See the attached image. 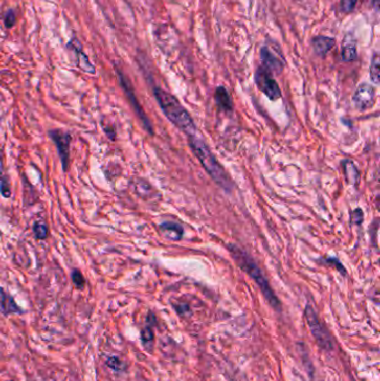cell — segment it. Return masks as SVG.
<instances>
[{"label":"cell","mask_w":380,"mask_h":381,"mask_svg":"<svg viewBox=\"0 0 380 381\" xmlns=\"http://www.w3.org/2000/svg\"><path fill=\"white\" fill-rule=\"evenodd\" d=\"M228 249L230 253H231L232 258L234 259L235 263L258 284L261 292H262V295L264 296L266 301L270 303L271 307L278 311L281 310V303H280L275 291L271 288L269 281L265 278L262 270L259 267L255 260L250 254L247 253L244 250H242L238 245L232 244V243L228 245Z\"/></svg>","instance_id":"6da1fadb"},{"label":"cell","mask_w":380,"mask_h":381,"mask_svg":"<svg viewBox=\"0 0 380 381\" xmlns=\"http://www.w3.org/2000/svg\"><path fill=\"white\" fill-rule=\"evenodd\" d=\"M153 93L155 99L158 101L162 111L167 117V120L188 136L196 134L195 124L193 122L191 115L175 96H173L169 92L160 88V87H154Z\"/></svg>","instance_id":"7a4b0ae2"},{"label":"cell","mask_w":380,"mask_h":381,"mask_svg":"<svg viewBox=\"0 0 380 381\" xmlns=\"http://www.w3.org/2000/svg\"><path fill=\"white\" fill-rule=\"evenodd\" d=\"M189 144L192 152L195 154L196 159L200 161L204 170L214 180V182H216L226 191H231L233 187L231 178H230L222 165L217 162L215 156L212 154L211 149L209 148L207 143L203 141V139L197 137L196 134L189 136Z\"/></svg>","instance_id":"3957f363"},{"label":"cell","mask_w":380,"mask_h":381,"mask_svg":"<svg viewBox=\"0 0 380 381\" xmlns=\"http://www.w3.org/2000/svg\"><path fill=\"white\" fill-rule=\"evenodd\" d=\"M304 316H306V320L310 332L312 334L316 342L318 343V346L325 351H332L334 348L332 337L330 334L328 329L323 326L322 322L320 321L316 310L312 308V305L309 303L307 304L306 309H304Z\"/></svg>","instance_id":"277c9868"},{"label":"cell","mask_w":380,"mask_h":381,"mask_svg":"<svg viewBox=\"0 0 380 381\" xmlns=\"http://www.w3.org/2000/svg\"><path fill=\"white\" fill-rule=\"evenodd\" d=\"M254 80L255 84L258 86V88L262 92L270 101H278L279 98H281V89H280L277 80L273 78L272 74L270 72H267L262 66L258 67L257 72H255Z\"/></svg>","instance_id":"5b68a950"},{"label":"cell","mask_w":380,"mask_h":381,"mask_svg":"<svg viewBox=\"0 0 380 381\" xmlns=\"http://www.w3.org/2000/svg\"><path fill=\"white\" fill-rule=\"evenodd\" d=\"M49 137L55 143V145L57 146L63 171L67 172L71 165L72 135L63 129H52L49 130Z\"/></svg>","instance_id":"8992f818"},{"label":"cell","mask_w":380,"mask_h":381,"mask_svg":"<svg viewBox=\"0 0 380 381\" xmlns=\"http://www.w3.org/2000/svg\"><path fill=\"white\" fill-rule=\"evenodd\" d=\"M116 72H117V75H118V78H120V82H121V85H122V87H123V89H124V92H125L126 96H127L128 99H129V103L132 104L134 110L136 111V114H138V116L140 117V120L142 121L143 125H144L145 129L147 130V132H148L149 134H153V129H152L153 127H152V124H151V122H149L148 117L146 116L145 111L143 110L141 104L139 103V99L136 98L132 84L129 83L128 78H127V77L125 76V75H124L120 70H116Z\"/></svg>","instance_id":"52a82bcc"},{"label":"cell","mask_w":380,"mask_h":381,"mask_svg":"<svg viewBox=\"0 0 380 381\" xmlns=\"http://www.w3.org/2000/svg\"><path fill=\"white\" fill-rule=\"evenodd\" d=\"M376 99V91L369 84H360L354 92L352 101L356 107L360 110H366L372 107Z\"/></svg>","instance_id":"ba28073f"},{"label":"cell","mask_w":380,"mask_h":381,"mask_svg":"<svg viewBox=\"0 0 380 381\" xmlns=\"http://www.w3.org/2000/svg\"><path fill=\"white\" fill-rule=\"evenodd\" d=\"M260 58L262 61V67L265 68L267 72L271 74H281L283 71L282 60L279 59L277 56L273 54L269 47L263 46L260 51Z\"/></svg>","instance_id":"9c48e42d"},{"label":"cell","mask_w":380,"mask_h":381,"mask_svg":"<svg viewBox=\"0 0 380 381\" xmlns=\"http://www.w3.org/2000/svg\"><path fill=\"white\" fill-rule=\"evenodd\" d=\"M23 310L15 301V299L0 286V316L8 317L10 315H24Z\"/></svg>","instance_id":"30bf717a"},{"label":"cell","mask_w":380,"mask_h":381,"mask_svg":"<svg viewBox=\"0 0 380 381\" xmlns=\"http://www.w3.org/2000/svg\"><path fill=\"white\" fill-rule=\"evenodd\" d=\"M68 47H72L75 52H76L77 54V60H78V67L82 70L83 72L87 73V74H95V66L92 64V62L90 61L88 57L84 54L83 49L80 48V45L79 42L74 39L72 40L70 43H68Z\"/></svg>","instance_id":"8fae6325"},{"label":"cell","mask_w":380,"mask_h":381,"mask_svg":"<svg viewBox=\"0 0 380 381\" xmlns=\"http://www.w3.org/2000/svg\"><path fill=\"white\" fill-rule=\"evenodd\" d=\"M334 45L336 40L331 38V37L317 36L312 39L314 51L318 56H320V57H325V56L334 47Z\"/></svg>","instance_id":"7c38bea8"},{"label":"cell","mask_w":380,"mask_h":381,"mask_svg":"<svg viewBox=\"0 0 380 381\" xmlns=\"http://www.w3.org/2000/svg\"><path fill=\"white\" fill-rule=\"evenodd\" d=\"M161 232L165 237L172 241H180L183 237L184 230L175 222H164L160 226Z\"/></svg>","instance_id":"4fadbf2b"},{"label":"cell","mask_w":380,"mask_h":381,"mask_svg":"<svg viewBox=\"0 0 380 381\" xmlns=\"http://www.w3.org/2000/svg\"><path fill=\"white\" fill-rule=\"evenodd\" d=\"M214 98H215L216 105L219 106V108L221 110H223V111H231L232 110V108H233L232 99H231V96H230V94H229V92H228L226 87H223V86L217 87L216 91H215Z\"/></svg>","instance_id":"5bb4252c"},{"label":"cell","mask_w":380,"mask_h":381,"mask_svg":"<svg viewBox=\"0 0 380 381\" xmlns=\"http://www.w3.org/2000/svg\"><path fill=\"white\" fill-rule=\"evenodd\" d=\"M344 175L347 181L348 184H357L359 180V171L357 166L354 165L353 162L351 161H345L344 162Z\"/></svg>","instance_id":"9a60e30c"},{"label":"cell","mask_w":380,"mask_h":381,"mask_svg":"<svg viewBox=\"0 0 380 381\" xmlns=\"http://www.w3.org/2000/svg\"><path fill=\"white\" fill-rule=\"evenodd\" d=\"M33 232L37 240H46L49 235V229L43 221H36L33 226Z\"/></svg>","instance_id":"2e32d148"},{"label":"cell","mask_w":380,"mask_h":381,"mask_svg":"<svg viewBox=\"0 0 380 381\" xmlns=\"http://www.w3.org/2000/svg\"><path fill=\"white\" fill-rule=\"evenodd\" d=\"M341 57L344 59V61H353L357 58V47L356 43L353 42H349L344 45L341 51Z\"/></svg>","instance_id":"e0dca14e"},{"label":"cell","mask_w":380,"mask_h":381,"mask_svg":"<svg viewBox=\"0 0 380 381\" xmlns=\"http://www.w3.org/2000/svg\"><path fill=\"white\" fill-rule=\"evenodd\" d=\"M379 54L375 53L371 58L370 65V78L373 84H379Z\"/></svg>","instance_id":"ac0fdd59"},{"label":"cell","mask_w":380,"mask_h":381,"mask_svg":"<svg viewBox=\"0 0 380 381\" xmlns=\"http://www.w3.org/2000/svg\"><path fill=\"white\" fill-rule=\"evenodd\" d=\"M105 364L108 368H110L111 370L117 371V372H122L126 369L125 364H124V362L118 357H108L107 359H106Z\"/></svg>","instance_id":"d6986e66"},{"label":"cell","mask_w":380,"mask_h":381,"mask_svg":"<svg viewBox=\"0 0 380 381\" xmlns=\"http://www.w3.org/2000/svg\"><path fill=\"white\" fill-rule=\"evenodd\" d=\"M0 194L5 198H10L11 196V185L8 175L0 176Z\"/></svg>","instance_id":"ffe728a7"},{"label":"cell","mask_w":380,"mask_h":381,"mask_svg":"<svg viewBox=\"0 0 380 381\" xmlns=\"http://www.w3.org/2000/svg\"><path fill=\"white\" fill-rule=\"evenodd\" d=\"M72 281H73L74 285L76 286L77 289L83 290L85 288V285H86L85 277H84V274L78 270V268H75V270H73V272H72Z\"/></svg>","instance_id":"44dd1931"},{"label":"cell","mask_w":380,"mask_h":381,"mask_svg":"<svg viewBox=\"0 0 380 381\" xmlns=\"http://www.w3.org/2000/svg\"><path fill=\"white\" fill-rule=\"evenodd\" d=\"M141 340L144 346H147L148 343H151L154 340L153 329L151 326H148V324L145 328H143L141 330Z\"/></svg>","instance_id":"7402d4cb"},{"label":"cell","mask_w":380,"mask_h":381,"mask_svg":"<svg viewBox=\"0 0 380 381\" xmlns=\"http://www.w3.org/2000/svg\"><path fill=\"white\" fill-rule=\"evenodd\" d=\"M356 4L357 0H341L340 8L346 14H350L351 11H353L354 7H356Z\"/></svg>","instance_id":"603a6c76"},{"label":"cell","mask_w":380,"mask_h":381,"mask_svg":"<svg viewBox=\"0 0 380 381\" xmlns=\"http://www.w3.org/2000/svg\"><path fill=\"white\" fill-rule=\"evenodd\" d=\"M16 20H17L16 12L14 10H12V9L8 10L7 14L5 15V19H4L5 26L7 27V28H11L16 24Z\"/></svg>","instance_id":"cb8c5ba5"},{"label":"cell","mask_w":380,"mask_h":381,"mask_svg":"<svg viewBox=\"0 0 380 381\" xmlns=\"http://www.w3.org/2000/svg\"><path fill=\"white\" fill-rule=\"evenodd\" d=\"M363 221H364L363 211H361L360 209H356L352 212V223L359 226V224L363 223Z\"/></svg>","instance_id":"d4e9b609"},{"label":"cell","mask_w":380,"mask_h":381,"mask_svg":"<svg viewBox=\"0 0 380 381\" xmlns=\"http://www.w3.org/2000/svg\"><path fill=\"white\" fill-rule=\"evenodd\" d=\"M326 262H327V263H329V264H333L334 266H338L339 271L341 272L342 276H346V268L341 265V263H340V262H339L337 259H334V258H328V259L326 260Z\"/></svg>","instance_id":"484cf974"},{"label":"cell","mask_w":380,"mask_h":381,"mask_svg":"<svg viewBox=\"0 0 380 381\" xmlns=\"http://www.w3.org/2000/svg\"><path fill=\"white\" fill-rule=\"evenodd\" d=\"M104 128V132L106 133V135H107V137H109V139L111 140V141H114L115 140V136H116V132H115V129L113 128V127H108V126H103Z\"/></svg>","instance_id":"4316f807"},{"label":"cell","mask_w":380,"mask_h":381,"mask_svg":"<svg viewBox=\"0 0 380 381\" xmlns=\"http://www.w3.org/2000/svg\"><path fill=\"white\" fill-rule=\"evenodd\" d=\"M372 6L376 10L379 9V0H372Z\"/></svg>","instance_id":"83f0119b"},{"label":"cell","mask_w":380,"mask_h":381,"mask_svg":"<svg viewBox=\"0 0 380 381\" xmlns=\"http://www.w3.org/2000/svg\"><path fill=\"white\" fill-rule=\"evenodd\" d=\"M8 381H14V380H8Z\"/></svg>","instance_id":"f1b7e54d"}]
</instances>
